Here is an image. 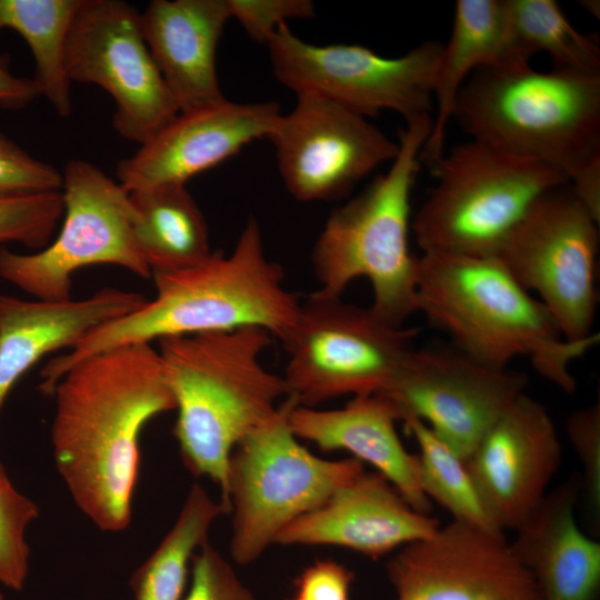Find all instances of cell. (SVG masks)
I'll return each instance as SVG.
<instances>
[{
	"label": "cell",
	"mask_w": 600,
	"mask_h": 600,
	"mask_svg": "<svg viewBox=\"0 0 600 600\" xmlns=\"http://www.w3.org/2000/svg\"><path fill=\"white\" fill-rule=\"evenodd\" d=\"M527 384L526 373L486 366L454 347L414 348L382 394L464 461Z\"/></svg>",
	"instance_id": "obj_15"
},
{
	"label": "cell",
	"mask_w": 600,
	"mask_h": 600,
	"mask_svg": "<svg viewBox=\"0 0 600 600\" xmlns=\"http://www.w3.org/2000/svg\"><path fill=\"white\" fill-rule=\"evenodd\" d=\"M297 404L284 398L230 456L221 504L232 514L230 554L239 564L256 561L290 522L364 471L356 458L328 460L303 447L289 426Z\"/></svg>",
	"instance_id": "obj_8"
},
{
	"label": "cell",
	"mask_w": 600,
	"mask_h": 600,
	"mask_svg": "<svg viewBox=\"0 0 600 600\" xmlns=\"http://www.w3.org/2000/svg\"><path fill=\"white\" fill-rule=\"evenodd\" d=\"M579 486L569 479L546 493L510 543L541 600H596L600 588V543L576 521Z\"/></svg>",
	"instance_id": "obj_23"
},
{
	"label": "cell",
	"mask_w": 600,
	"mask_h": 600,
	"mask_svg": "<svg viewBox=\"0 0 600 600\" xmlns=\"http://www.w3.org/2000/svg\"><path fill=\"white\" fill-rule=\"evenodd\" d=\"M401 421L417 441L420 484L427 498L447 509L453 521L504 537L482 501L464 461L419 418L406 413Z\"/></svg>",
	"instance_id": "obj_29"
},
{
	"label": "cell",
	"mask_w": 600,
	"mask_h": 600,
	"mask_svg": "<svg viewBox=\"0 0 600 600\" xmlns=\"http://www.w3.org/2000/svg\"><path fill=\"white\" fill-rule=\"evenodd\" d=\"M63 214L61 191L0 199V247L18 242L42 249Z\"/></svg>",
	"instance_id": "obj_31"
},
{
	"label": "cell",
	"mask_w": 600,
	"mask_h": 600,
	"mask_svg": "<svg viewBox=\"0 0 600 600\" xmlns=\"http://www.w3.org/2000/svg\"><path fill=\"white\" fill-rule=\"evenodd\" d=\"M580 3H583L582 6L587 9L588 12L592 13L594 17L597 16V18L599 17V1H582Z\"/></svg>",
	"instance_id": "obj_38"
},
{
	"label": "cell",
	"mask_w": 600,
	"mask_h": 600,
	"mask_svg": "<svg viewBox=\"0 0 600 600\" xmlns=\"http://www.w3.org/2000/svg\"><path fill=\"white\" fill-rule=\"evenodd\" d=\"M159 341L174 400L173 436L187 469L227 490L233 449L289 396L282 376L261 361L272 336L257 327L167 337Z\"/></svg>",
	"instance_id": "obj_4"
},
{
	"label": "cell",
	"mask_w": 600,
	"mask_h": 600,
	"mask_svg": "<svg viewBox=\"0 0 600 600\" xmlns=\"http://www.w3.org/2000/svg\"><path fill=\"white\" fill-rule=\"evenodd\" d=\"M416 307L467 356L497 369L524 357L566 393L577 388L571 363L600 338L567 341L546 307L497 257L422 253Z\"/></svg>",
	"instance_id": "obj_3"
},
{
	"label": "cell",
	"mask_w": 600,
	"mask_h": 600,
	"mask_svg": "<svg viewBox=\"0 0 600 600\" xmlns=\"http://www.w3.org/2000/svg\"><path fill=\"white\" fill-rule=\"evenodd\" d=\"M598 227L564 184L530 207L496 256L526 290L537 294L567 341L596 334Z\"/></svg>",
	"instance_id": "obj_12"
},
{
	"label": "cell",
	"mask_w": 600,
	"mask_h": 600,
	"mask_svg": "<svg viewBox=\"0 0 600 600\" xmlns=\"http://www.w3.org/2000/svg\"><path fill=\"white\" fill-rule=\"evenodd\" d=\"M229 19L228 0H153L140 13L146 43L180 111L226 99L216 51Z\"/></svg>",
	"instance_id": "obj_21"
},
{
	"label": "cell",
	"mask_w": 600,
	"mask_h": 600,
	"mask_svg": "<svg viewBox=\"0 0 600 600\" xmlns=\"http://www.w3.org/2000/svg\"><path fill=\"white\" fill-rule=\"evenodd\" d=\"M70 81L106 90L116 103L114 130L144 143L179 107L146 43L140 12L122 0H82L66 48Z\"/></svg>",
	"instance_id": "obj_13"
},
{
	"label": "cell",
	"mask_w": 600,
	"mask_h": 600,
	"mask_svg": "<svg viewBox=\"0 0 600 600\" xmlns=\"http://www.w3.org/2000/svg\"><path fill=\"white\" fill-rule=\"evenodd\" d=\"M397 600H541L504 537L452 521L386 564Z\"/></svg>",
	"instance_id": "obj_16"
},
{
	"label": "cell",
	"mask_w": 600,
	"mask_h": 600,
	"mask_svg": "<svg viewBox=\"0 0 600 600\" xmlns=\"http://www.w3.org/2000/svg\"><path fill=\"white\" fill-rule=\"evenodd\" d=\"M0 600H3V594L1 592V590H0Z\"/></svg>",
	"instance_id": "obj_40"
},
{
	"label": "cell",
	"mask_w": 600,
	"mask_h": 600,
	"mask_svg": "<svg viewBox=\"0 0 600 600\" xmlns=\"http://www.w3.org/2000/svg\"><path fill=\"white\" fill-rule=\"evenodd\" d=\"M62 173L0 131V199L61 191Z\"/></svg>",
	"instance_id": "obj_32"
},
{
	"label": "cell",
	"mask_w": 600,
	"mask_h": 600,
	"mask_svg": "<svg viewBox=\"0 0 600 600\" xmlns=\"http://www.w3.org/2000/svg\"><path fill=\"white\" fill-rule=\"evenodd\" d=\"M432 123L431 117L406 123L390 168L330 213L311 253L318 291L341 297L353 280L364 278L372 290L371 308L397 326L417 312L410 199Z\"/></svg>",
	"instance_id": "obj_6"
},
{
	"label": "cell",
	"mask_w": 600,
	"mask_h": 600,
	"mask_svg": "<svg viewBox=\"0 0 600 600\" xmlns=\"http://www.w3.org/2000/svg\"><path fill=\"white\" fill-rule=\"evenodd\" d=\"M439 521L416 511L379 472L363 471L290 522L274 543L338 546L372 559L426 539Z\"/></svg>",
	"instance_id": "obj_19"
},
{
	"label": "cell",
	"mask_w": 600,
	"mask_h": 600,
	"mask_svg": "<svg viewBox=\"0 0 600 600\" xmlns=\"http://www.w3.org/2000/svg\"><path fill=\"white\" fill-rule=\"evenodd\" d=\"M51 397L53 459L71 498L100 530H124L142 430L174 410L158 350L138 343L87 357L67 370Z\"/></svg>",
	"instance_id": "obj_1"
},
{
	"label": "cell",
	"mask_w": 600,
	"mask_h": 600,
	"mask_svg": "<svg viewBox=\"0 0 600 600\" xmlns=\"http://www.w3.org/2000/svg\"><path fill=\"white\" fill-rule=\"evenodd\" d=\"M39 96L32 79L19 78L9 71L8 61L0 56V107L21 109Z\"/></svg>",
	"instance_id": "obj_37"
},
{
	"label": "cell",
	"mask_w": 600,
	"mask_h": 600,
	"mask_svg": "<svg viewBox=\"0 0 600 600\" xmlns=\"http://www.w3.org/2000/svg\"><path fill=\"white\" fill-rule=\"evenodd\" d=\"M289 193L302 202L333 201L380 164L391 162L399 143L346 107L314 93L297 94L268 137Z\"/></svg>",
	"instance_id": "obj_14"
},
{
	"label": "cell",
	"mask_w": 600,
	"mask_h": 600,
	"mask_svg": "<svg viewBox=\"0 0 600 600\" xmlns=\"http://www.w3.org/2000/svg\"><path fill=\"white\" fill-rule=\"evenodd\" d=\"M222 514L227 511L220 500L216 501L194 483L171 529L131 576L133 599L182 600L192 558Z\"/></svg>",
	"instance_id": "obj_27"
},
{
	"label": "cell",
	"mask_w": 600,
	"mask_h": 600,
	"mask_svg": "<svg viewBox=\"0 0 600 600\" xmlns=\"http://www.w3.org/2000/svg\"><path fill=\"white\" fill-rule=\"evenodd\" d=\"M146 300L138 292L116 288L66 301L0 294V411L16 383L43 357L71 349L90 331L132 312Z\"/></svg>",
	"instance_id": "obj_20"
},
{
	"label": "cell",
	"mask_w": 600,
	"mask_h": 600,
	"mask_svg": "<svg viewBox=\"0 0 600 600\" xmlns=\"http://www.w3.org/2000/svg\"><path fill=\"white\" fill-rule=\"evenodd\" d=\"M82 0H0V33L18 32L34 58L32 79L60 117L71 112L66 48L70 28Z\"/></svg>",
	"instance_id": "obj_26"
},
{
	"label": "cell",
	"mask_w": 600,
	"mask_h": 600,
	"mask_svg": "<svg viewBox=\"0 0 600 600\" xmlns=\"http://www.w3.org/2000/svg\"><path fill=\"white\" fill-rule=\"evenodd\" d=\"M190 568L191 581L182 600H257L209 540L194 553Z\"/></svg>",
	"instance_id": "obj_33"
},
{
	"label": "cell",
	"mask_w": 600,
	"mask_h": 600,
	"mask_svg": "<svg viewBox=\"0 0 600 600\" xmlns=\"http://www.w3.org/2000/svg\"><path fill=\"white\" fill-rule=\"evenodd\" d=\"M419 330L397 326L371 306L312 292L280 340L288 356L282 376L300 406L342 396L383 393L408 354Z\"/></svg>",
	"instance_id": "obj_9"
},
{
	"label": "cell",
	"mask_w": 600,
	"mask_h": 600,
	"mask_svg": "<svg viewBox=\"0 0 600 600\" xmlns=\"http://www.w3.org/2000/svg\"><path fill=\"white\" fill-rule=\"evenodd\" d=\"M157 294L132 312L87 333L41 369L39 390L50 396L74 363L94 353L154 339L257 327L281 340L301 301L284 284L280 264L266 253L258 221L250 218L228 254L212 253L180 270L154 272Z\"/></svg>",
	"instance_id": "obj_2"
},
{
	"label": "cell",
	"mask_w": 600,
	"mask_h": 600,
	"mask_svg": "<svg viewBox=\"0 0 600 600\" xmlns=\"http://www.w3.org/2000/svg\"><path fill=\"white\" fill-rule=\"evenodd\" d=\"M228 4L231 19L238 20L251 40L264 44L288 20L314 16L310 0H228Z\"/></svg>",
	"instance_id": "obj_35"
},
{
	"label": "cell",
	"mask_w": 600,
	"mask_h": 600,
	"mask_svg": "<svg viewBox=\"0 0 600 600\" xmlns=\"http://www.w3.org/2000/svg\"><path fill=\"white\" fill-rule=\"evenodd\" d=\"M129 200L133 237L151 276L192 267L212 253L206 219L186 186L132 191Z\"/></svg>",
	"instance_id": "obj_25"
},
{
	"label": "cell",
	"mask_w": 600,
	"mask_h": 600,
	"mask_svg": "<svg viewBox=\"0 0 600 600\" xmlns=\"http://www.w3.org/2000/svg\"><path fill=\"white\" fill-rule=\"evenodd\" d=\"M353 572L330 560H317L296 579V596L304 600H350Z\"/></svg>",
	"instance_id": "obj_36"
},
{
	"label": "cell",
	"mask_w": 600,
	"mask_h": 600,
	"mask_svg": "<svg viewBox=\"0 0 600 600\" xmlns=\"http://www.w3.org/2000/svg\"><path fill=\"white\" fill-rule=\"evenodd\" d=\"M277 80L296 94L314 93L364 117L391 110L406 123L431 117L442 43L430 40L388 58L358 44L317 46L282 24L267 44Z\"/></svg>",
	"instance_id": "obj_11"
},
{
	"label": "cell",
	"mask_w": 600,
	"mask_h": 600,
	"mask_svg": "<svg viewBox=\"0 0 600 600\" xmlns=\"http://www.w3.org/2000/svg\"><path fill=\"white\" fill-rule=\"evenodd\" d=\"M401 418L397 404L382 393L352 397L340 409L322 410L297 404L289 426L298 439L323 451L346 450L372 464L416 511L430 514V499L423 493L419 461L402 444L396 430Z\"/></svg>",
	"instance_id": "obj_22"
},
{
	"label": "cell",
	"mask_w": 600,
	"mask_h": 600,
	"mask_svg": "<svg viewBox=\"0 0 600 600\" xmlns=\"http://www.w3.org/2000/svg\"><path fill=\"white\" fill-rule=\"evenodd\" d=\"M512 42L518 57L529 63L547 53L553 69L600 76V47L593 36L578 31L554 0H507Z\"/></svg>",
	"instance_id": "obj_28"
},
{
	"label": "cell",
	"mask_w": 600,
	"mask_h": 600,
	"mask_svg": "<svg viewBox=\"0 0 600 600\" xmlns=\"http://www.w3.org/2000/svg\"><path fill=\"white\" fill-rule=\"evenodd\" d=\"M434 187L411 219L422 253L496 257L530 207L569 184L548 164L470 140L430 168Z\"/></svg>",
	"instance_id": "obj_7"
},
{
	"label": "cell",
	"mask_w": 600,
	"mask_h": 600,
	"mask_svg": "<svg viewBox=\"0 0 600 600\" xmlns=\"http://www.w3.org/2000/svg\"><path fill=\"white\" fill-rule=\"evenodd\" d=\"M508 18L507 0H458L451 33L442 46L433 84L436 118L420 154L429 169L444 153L448 123L458 93L478 69H521Z\"/></svg>",
	"instance_id": "obj_24"
},
{
	"label": "cell",
	"mask_w": 600,
	"mask_h": 600,
	"mask_svg": "<svg viewBox=\"0 0 600 600\" xmlns=\"http://www.w3.org/2000/svg\"><path fill=\"white\" fill-rule=\"evenodd\" d=\"M274 101L233 102L180 111L116 170L128 191L187 181L238 153L253 140L271 134L280 117Z\"/></svg>",
	"instance_id": "obj_18"
},
{
	"label": "cell",
	"mask_w": 600,
	"mask_h": 600,
	"mask_svg": "<svg viewBox=\"0 0 600 600\" xmlns=\"http://www.w3.org/2000/svg\"><path fill=\"white\" fill-rule=\"evenodd\" d=\"M61 173L64 217L57 238L33 253L1 246L0 278L44 301L72 299V274L89 266L113 264L150 278L133 237L129 192L83 160L69 161Z\"/></svg>",
	"instance_id": "obj_10"
},
{
	"label": "cell",
	"mask_w": 600,
	"mask_h": 600,
	"mask_svg": "<svg viewBox=\"0 0 600 600\" xmlns=\"http://www.w3.org/2000/svg\"><path fill=\"white\" fill-rule=\"evenodd\" d=\"M562 448L549 412L522 393L464 460L497 526L518 529L536 510L557 473Z\"/></svg>",
	"instance_id": "obj_17"
},
{
	"label": "cell",
	"mask_w": 600,
	"mask_h": 600,
	"mask_svg": "<svg viewBox=\"0 0 600 600\" xmlns=\"http://www.w3.org/2000/svg\"><path fill=\"white\" fill-rule=\"evenodd\" d=\"M451 119L472 140L553 167L569 183L600 164V76L481 68Z\"/></svg>",
	"instance_id": "obj_5"
},
{
	"label": "cell",
	"mask_w": 600,
	"mask_h": 600,
	"mask_svg": "<svg viewBox=\"0 0 600 600\" xmlns=\"http://www.w3.org/2000/svg\"><path fill=\"white\" fill-rule=\"evenodd\" d=\"M292 600H304V599H302V598H300L298 596H294V598Z\"/></svg>",
	"instance_id": "obj_39"
},
{
	"label": "cell",
	"mask_w": 600,
	"mask_h": 600,
	"mask_svg": "<svg viewBox=\"0 0 600 600\" xmlns=\"http://www.w3.org/2000/svg\"><path fill=\"white\" fill-rule=\"evenodd\" d=\"M566 430L583 468L582 484L589 509L600 516V403L573 411Z\"/></svg>",
	"instance_id": "obj_34"
},
{
	"label": "cell",
	"mask_w": 600,
	"mask_h": 600,
	"mask_svg": "<svg viewBox=\"0 0 600 600\" xmlns=\"http://www.w3.org/2000/svg\"><path fill=\"white\" fill-rule=\"evenodd\" d=\"M39 517L38 506L19 492L0 462V583L22 590L29 571L26 532Z\"/></svg>",
	"instance_id": "obj_30"
}]
</instances>
